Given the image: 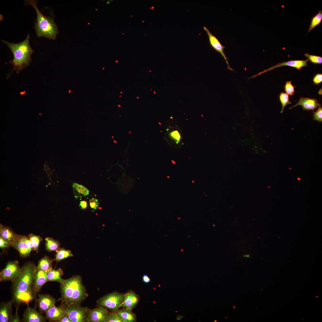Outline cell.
<instances>
[{
	"mask_svg": "<svg viewBox=\"0 0 322 322\" xmlns=\"http://www.w3.org/2000/svg\"><path fill=\"white\" fill-rule=\"evenodd\" d=\"M21 268L19 275L12 282V299L18 304L23 303L28 305L34 298L32 287L37 270L36 266L33 262L29 261Z\"/></svg>",
	"mask_w": 322,
	"mask_h": 322,
	"instance_id": "cell-1",
	"label": "cell"
},
{
	"mask_svg": "<svg viewBox=\"0 0 322 322\" xmlns=\"http://www.w3.org/2000/svg\"><path fill=\"white\" fill-rule=\"evenodd\" d=\"M61 296L59 300L67 304H80L88 296L86 289L79 275L64 279L60 284Z\"/></svg>",
	"mask_w": 322,
	"mask_h": 322,
	"instance_id": "cell-2",
	"label": "cell"
},
{
	"mask_svg": "<svg viewBox=\"0 0 322 322\" xmlns=\"http://www.w3.org/2000/svg\"><path fill=\"white\" fill-rule=\"evenodd\" d=\"M30 35L28 34L22 42L18 44L10 43L3 40L4 43L13 53V59L10 63L13 66V71L19 72L28 66L31 61V56L34 50L30 45Z\"/></svg>",
	"mask_w": 322,
	"mask_h": 322,
	"instance_id": "cell-3",
	"label": "cell"
},
{
	"mask_svg": "<svg viewBox=\"0 0 322 322\" xmlns=\"http://www.w3.org/2000/svg\"><path fill=\"white\" fill-rule=\"evenodd\" d=\"M35 0H25V5H30L35 9L37 14L36 21L35 23L34 28L38 37H44L49 39L55 40L58 33V27L53 18L43 15L38 10Z\"/></svg>",
	"mask_w": 322,
	"mask_h": 322,
	"instance_id": "cell-4",
	"label": "cell"
},
{
	"mask_svg": "<svg viewBox=\"0 0 322 322\" xmlns=\"http://www.w3.org/2000/svg\"><path fill=\"white\" fill-rule=\"evenodd\" d=\"M61 303L64 307L66 314L72 322H86L88 314L90 310L88 308L82 307L80 304Z\"/></svg>",
	"mask_w": 322,
	"mask_h": 322,
	"instance_id": "cell-5",
	"label": "cell"
},
{
	"mask_svg": "<svg viewBox=\"0 0 322 322\" xmlns=\"http://www.w3.org/2000/svg\"><path fill=\"white\" fill-rule=\"evenodd\" d=\"M124 295V294L114 292L99 298L97 301V304L100 306L115 311L121 306Z\"/></svg>",
	"mask_w": 322,
	"mask_h": 322,
	"instance_id": "cell-6",
	"label": "cell"
},
{
	"mask_svg": "<svg viewBox=\"0 0 322 322\" xmlns=\"http://www.w3.org/2000/svg\"><path fill=\"white\" fill-rule=\"evenodd\" d=\"M21 271L18 261H9L0 273V281L13 282L19 275Z\"/></svg>",
	"mask_w": 322,
	"mask_h": 322,
	"instance_id": "cell-7",
	"label": "cell"
},
{
	"mask_svg": "<svg viewBox=\"0 0 322 322\" xmlns=\"http://www.w3.org/2000/svg\"><path fill=\"white\" fill-rule=\"evenodd\" d=\"M109 312L104 307L100 306L89 310L86 322H107Z\"/></svg>",
	"mask_w": 322,
	"mask_h": 322,
	"instance_id": "cell-8",
	"label": "cell"
},
{
	"mask_svg": "<svg viewBox=\"0 0 322 322\" xmlns=\"http://www.w3.org/2000/svg\"><path fill=\"white\" fill-rule=\"evenodd\" d=\"M36 302L35 306L33 308L30 307L28 305V307L24 312L22 321L24 322H46V318L42 315L39 312L37 311L36 309Z\"/></svg>",
	"mask_w": 322,
	"mask_h": 322,
	"instance_id": "cell-9",
	"label": "cell"
},
{
	"mask_svg": "<svg viewBox=\"0 0 322 322\" xmlns=\"http://www.w3.org/2000/svg\"><path fill=\"white\" fill-rule=\"evenodd\" d=\"M203 28L207 33L210 46L216 51L219 52L225 60L227 65V69L235 72L230 67L228 61L229 58L226 56L224 52V49L225 47L221 44L218 38L210 32L206 27L204 26Z\"/></svg>",
	"mask_w": 322,
	"mask_h": 322,
	"instance_id": "cell-10",
	"label": "cell"
},
{
	"mask_svg": "<svg viewBox=\"0 0 322 322\" xmlns=\"http://www.w3.org/2000/svg\"><path fill=\"white\" fill-rule=\"evenodd\" d=\"M38 298L35 301L41 313H45L49 309L55 305V300L49 295L38 294Z\"/></svg>",
	"mask_w": 322,
	"mask_h": 322,
	"instance_id": "cell-11",
	"label": "cell"
},
{
	"mask_svg": "<svg viewBox=\"0 0 322 322\" xmlns=\"http://www.w3.org/2000/svg\"><path fill=\"white\" fill-rule=\"evenodd\" d=\"M47 273L37 270L34 278L32 287V291L34 298L37 299V295L39 293L43 286L47 282Z\"/></svg>",
	"mask_w": 322,
	"mask_h": 322,
	"instance_id": "cell-12",
	"label": "cell"
},
{
	"mask_svg": "<svg viewBox=\"0 0 322 322\" xmlns=\"http://www.w3.org/2000/svg\"><path fill=\"white\" fill-rule=\"evenodd\" d=\"M309 60L308 59L305 60H291L288 61H284L282 63H279L268 69H265L263 71L258 73L257 74L250 77V79L255 77L258 75H261L262 74L267 72V71L273 70L277 68L284 66L295 67L298 70L301 69L302 67L308 66L307 64V62Z\"/></svg>",
	"mask_w": 322,
	"mask_h": 322,
	"instance_id": "cell-13",
	"label": "cell"
},
{
	"mask_svg": "<svg viewBox=\"0 0 322 322\" xmlns=\"http://www.w3.org/2000/svg\"><path fill=\"white\" fill-rule=\"evenodd\" d=\"M13 299L2 302L0 305V322H12L13 316L12 313Z\"/></svg>",
	"mask_w": 322,
	"mask_h": 322,
	"instance_id": "cell-14",
	"label": "cell"
},
{
	"mask_svg": "<svg viewBox=\"0 0 322 322\" xmlns=\"http://www.w3.org/2000/svg\"><path fill=\"white\" fill-rule=\"evenodd\" d=\"M46 317L50 322H58L63 317L66 315L64 307L63 304L57 307L55 305L51 307L45 313Z\"/></svg>",
	"mask_w": 322,
	"mask_h": 322,
	"instance_id": "cell-15",
	"label": "cell"
},
{
	"mask_svg": "<svg viewBox=\"0 0 322 322\" xmlns=\"http://www.w3.org/2000/svg\"><path fill=\"white\" fill-rule=\"evenodd\" d=\"M12 246L17 250L22 257L26 258L30 256L32 250L25 241L24 236L18 235Z\"/></svg>",
	"mask_w": 322,
	"mask_h": 322,
	"instance_id": "cell-16",
	"label": "cell"
},
{
	"mask_svg": "<svg viewBox=\"0 0 322 322\" xmlns=\"http://www.w3.org/2000/svg\"><path fill=\"white\" fill-rule=\"evenodd\" d=\"M300 105L301 106L303 110L309 111L313 110L318 107L321 106V104L318 102V100L315 98H310L301 97L298 102L294 106L290 108V109Z\"/></svg>",
	"mask_w": 322,
	"mask_h": 322,
	"instance_id": "cell-17",
	"label": "cell"
},
{
	"mask_svg": "<svg viewBox=\"0 0 322 322\" xmlns=\"http://www.w3.org/2000/svg\"><path fill=\"white\" fill-rule=\"evenodd\" d=\"M18 235L10 227H5L0 224V237L8 242L10 246H12L17 239Z\"/></svg>",
	"mask_w": 322,
	"mask_h": 322,
	"instance_id": "cell-18",
	"label": "cell"
},
{
	"mask_svg": "<svg viewBox=\"0 0 322 322\" xmlns=\"http://www.w3.org/2000/svg\"><path fill=\"white\" fill-rule=\"evenodd\" d=\"M139 300L138 296L134 292L129 291L124 294L123 302L121 306L132 309L137 304Z\"/></svg>",
	"mask_w": 322,
	"mask_h": 322,
	"instance_id": "cell-19",
	"label": "cell"
},
{
	"mask_svg": "<svg viewBox=\"0 0 322 322\" xmlns=\"http://www.w3.org/2000/svg\"><path fill=\"white\" fill-rule=\"evenodd\" d=\"M123 322H133L135 321V315L131 309L124 308L115 311Z\"/></svg>",
	"mask_w": 322,
	"mask_h": 322,
	"instance_id": "cell-20",
	"label": "cell"
},
{
	"mask_svg": "<svg viewBox=\"0 0 322 322\" xmlns=\"http://www.w3.org/2000/svg\"><path fill=\"white\" fill-rule=\"evenodd\" d=\"M63 275V272L61 268L52 269L47 273V282L56 281L61 284L64 280L62 278Z\"/></svg>",
	"mask_w": 322,
	"mask_h": 322,
	"instance_id": "cell-21",
	"label": "cell"
},
{
	"mask_svg": "<svg viewBox=\"0 0 322 322\" xmlns=\"http://www.w3.org/2000/svg\"><path fill=\"white\" fill-rule=\"evenodd\" d=\"M52 261L48 256H44L38 261V265L36 266L37 270H41L47 273L53 269Z\"/></svg>",
	"mask_w": 322,
	"mask_h": 322,
	"instance_id": "cell-22",
	"label": "cell"
},
{
	"mask_svg": "<svg viewBox=\"0 0 322 322\" xmlns=\"http://www.w3.org/2000/svg\"><path fill=\"white\" fill-rule=\"evenodd\" d=\"M72 187L75 197L76 198L85 196L89 194V190L83 185L74 182L72 184Z\"/></svg>",
	"mask_w": 322,
	"mask_h": 322,
	"instance_id": "cell-23",
	"label": "cell"
},
{
	"mask_svg": "<svg viewBox=\"0 0 322 322\" xmlns=\"http://www.w3.org/2000/svg\"><path fill=\"white\" fill-rule=\"evenodd\" d=\"M45 245L46 250L49 252H56L60 248V243L58 241L51 237L45 238Z\"/></svg>",
	"mask_w": 322,
	"mask_h": 322,
	"instance_id": "cell-24",
	"label": "cell"
},
{
	"mask_svg": "<svg viewBox=\"0 0 322 322\" xmlns=\"http://www.w3.org/2000/svg\"><path fill=\"white\" fill-rule=\"evenodd\" d=\"M56 252L57 253L55 258L53 260L57 262L60 261L68 257L73 256L70 251L66 250L63 248H60Z\"/></svg>",
	"mask_w": 322,
	"mask_h": 322,
	"instance_id": "cell-25",
	"label": "cell"
},
{
	"mask_svg": "<svg viewBox=\"0 0 322 322\" xmlns=\"http://www.w3.org/2000/svg\"><path fill=\"white\" fill-rule=\"evenodd\" d=\"M322 20V11L320 10L319 13L312 18L308 32L318 25L321 22Z\"/></svg>",
	"mask_w": 322,
	"mask_h": 322,
	"instance_id": "cell-26",
	"label": "cell"
},
{
	"mask_svg": "<svg viewBox=\"0 0 322 322\" xmlns=\"http://www.w3.org/2000/svg\"><path fill=\"white\" fill-rule=\"evenodd\" d=\"M29 239L32 242L34 247V250L38 253L40 242L42 240V238L39 236L31 233L29 235Z\"/></svg>",
	"mask_w": 322,
	"mask_h": 322,
	"instance_id": "cell-27",
	"label": "cell"
},
{
	"mask_svg": "<svg viewBox=\"0 0 322 322\" xmlns=\"http://www.w3.org/2000/svg\"><path fill=\"white\" fill-rule=\"evenodd\" d=\"M279 97L282 106V109L280 112L283 113L284 109L285 106L288 104H291V103L289 100V95L286 93L281 92L280 94Z\"/></svg>",
	"mask_w": 322,
	"mask_h": 322,
	"instance_id": "cell-28",
	"label": "cell"
},
{
	"mask_svg": "<svg viewBox=\"0 0 322 322\" xmlns=\"http://www.w3.org/2000/svg\"><path fill=\"white\" fill-rule=\"evenodd\" d=\"M305 56L308 58L309 60L314 64H321L322 63V58L321 56L309 55V53H306Z\"/></svg>",
	"mask_w": 322,
	"mask_h": 322,
	"instance_id": "cell-29",
	"label": "cell"
},
{
	"mask_svg": "<svg viewBox=\"0 0 322 322\" xmlns=\"http://www.w3.org/2000/svg\"><path fill=\"white\" fill-rule=\"evenodd\" d=\"M107 322H123L115 311L109 313Z\"/></svg>",
	"mask_w": 322,
	"mask_h": 322,
	"instance_id": "cell-30",
	"label": "cell"
},
{
	"mask_svg": "<svg viewBox=\"0 0 322 322\" xmlns=\"http://www.w3.org/2000/svg\"><path fill=\"white\" fill-rule=\"evenodd\" d=\"M284 87L285 91L288 95H292L295 91L294 86L292 84L291 81H287Z\"/></svg>",
	"mask_w": 322,
	"mask_h": 322,
	"instance_id": "cell-31",
	"label": "cell"
},
{
	"mask_svg": "<svg viewBox=\"0 0 322 322\" xmlns=\"http://www.w3.org/2000/svg\"><path fill=\"white\" fill-rule=\"evenodd\" d=\"M313 120L317 121L319 122L322 121V108L321 106H319L316 112L313 111Z\"/></svg>",
	"mask_w": 322,
	"mask_h": 322,
	"instance_id": "cell-32",
	"label": "cell"
},
{
	"mask_svg": "<svg viewBox=\"0 0 322 322\" xmlns=\"http://www.w3.org/2000/svg\"><path fill=\"white\" fill-rule=\"evenodd\" d=\"M89 204L91 208L95 210L97 208L99 203L97 199L92 198L89 201Z\"/></svg>",
	"mask_w": 322,
	"mask_h": 322,
	"instance_id": "cell-33",
	"label": "cell"
},
{
	"mask_svg": "<svg viewBox=\"0 0 322 322\" xmlns=\"http://www.w3.org/2000/svg\"><path fill=\"white\" fill-rule=\"evenodd\" d=\"M313 81L314 84L319 85L322 82V74H317L314 77Z\"/></svg>",
	"mask_w": 322,
	"mask_h": 322,
	"instance_id": "cell-34",
	"label": "cell"
},
{
	"mask_svg": "<svg viewBox=\"0 0 322 322\" xmlns=\"http://www.w3.org/2000/svg\"><path fill=\"white\" fill-rule=\"evenodd\" d=\"M10 246L9 244L4 239L0 237V247L1 248H6Z\"/></svg>",
	"mask_w": 322,
	"mask_h": 322,
	"instance_id": "cell-35",
	"label": "cell"
},
{
	"mask_svg": "<svg viewBox=\"0 0 322 322\" xmlns=\"http://www.w3.org/2000/svg\"><path fill=\"white\" fill-rule=\"evenodd\" d=\"M24 239L25 241L27 243L29 247L31 248L32 250H34L35 248L32 242L30 240L29 238L26 236H24Z\"/></svg>",
	"mask_w": 322,
	"mask_h": 322,
	"instance_id": "cell-36",
	"label": "cell"
},
{
	"mask_svg": "<svg viewBox=\"0 0 322 322\" xmlns=\"http://www.w3.org/2000/svg\"><path fill=\"white\" fill-rule=\"evenodd\" d=\"M171 136L175 139L179 141L180 139V136L177 131H175L172 132L171 134Z\"/></svg>",
	"mask_w": 322,
	"mask_h": 322,
	"instance_id": "cell-37",
	"label": "cell"
},
{
	"mask_svg": "<svg viewBox=\"0 0 322 322\" xmlns=\"http://www.w3.org/2000/svg\"><path fill=\"white\" fill-rule=\"evenodd\" d=\"M58 322H72L69 317L66 314L65 315L60 319Z\"/></svg>",
	"mask_w": 322,
	"mask_h": 322,
	"instance_id": "cell-38",
	"label": "cell"
},
{
	"mask_svg": "<svg viewBox=\"0 0 322 322\" xmlns=\"http://www.w3.org/2000/svg\"><path fill=\"white\" fill-rule=\"evenodd\" d=\"M87 206V202L85 201H82L80 202L79 206L82 209H85Z\"/></svg>",
	"mask_w": 322,
	"mask_h": 322,
	"instance_id": "cell-39",
	"label": "cell"
},
{
	"mask_svg": "<svg viewBox=\"0 0 322 322\" xmlns=\"http://www.w3.org/2000/svg\"><path fill=\"white\" fill-rule=\"evenodd\" d=\"M142 279L143 281L145 283H148L151 282L150 279L146 274L143 275Z\"/></svg>",
	"mask_w": 322,
	"mask_h": 322,
	"instance_id": "cell-40",
	"label": "cell"
},
{
	"mask_svg": "<svg viewBox=\"0 0 322 322\" xmlns=\"http://www.w3.org/2000/svg\"><path fill=\"white\" fill-rule=\"evenodd\" d=\"M18 309L17 308L16 310V314L14 316H13V319L12 322H20V320L19 318V317L18 315Z\"/></svg>",
	"mask_w": 322,
	"mask_h": 322,
	"instance_id": "cell-41",
	"label": "cell"
},
{
	"mask_svg": "<svg viewBox=\"0 0 322 322\" xmlns=\"http://www.w3.org/2000/svg\"><path fill=\"white\" fill-rule=\"evenodd\" d=\"M114 143H116V141L115 140H114Z\"/></svg>",
	"mask_w": 322,
	"mask_h": 322,
	"instance_id": "cell-42",
	"label": "cell"
},
{
	"mask_svg": "<svg viewBox=\"0 0 322 322\" xmlns=\"http://www.w3.org/2000/svg\"><path fill=\"white\" fill-rule=\"evenodd\" d=\"M109 1H108V2H107V4H109Z\"/></svg>",
	"mask_w": 322,
	"mask_h": 322,
	"instance_id": "cell-43",
	"label": "cell"
},
{
	"mask_svg": "<svg viewBox=\"0 0 322 322\" xmlns=\"http://www.w3.org/2000/svg\"><path fill=\"white\" fill-rule=\"evenodd\" d=\"M298 179L299 180H300V178H298Z\"/></svg>",
	"mask_w": 322,
	"mask_h": 322,
	"instance_id": "cell-44",
	"label": "cell"
},
{
	"mask_svg": "<svg viewBox=\"0 0 322 322\" xmlns=\"http://www.w3.org/2000/svg\"><path fill=\"white\" fill-rule=\"evenodd\" d=\"M153 8H154V7H152L151 8V9H153Z\"/></svg>",
	"mask_w": 322,
	"mask_h": 322,
	"instance_id": "cell-45",
	"label": "cell"
},
{
	"mask_svg": "<svg viewBox=\"0 0 322 322\" xmlns=\"http://www.w3.org/2000/svg\"><path fill=\"white\" fill-rule=\"evenodd\" d=\"M144 22V21H142V22Z\"/></svg>",
	"mask_w": 322,
	"mask_h": 322,
	"instance_id": "cell-46",
	"label": "cell"
},
{
	"mask_svg": "<svg viewBox=\"0 0 322 322\" xmlns=\"http://www.w3.org/2000/svg\"><path fill=\"white\" fill-rule=\"evenodd\" d=\"M112 137V138H113V137Z\"/></svg>",
	"mask_w": 322,
	"mask_h": 322,
	"instance_id": "cell-47",
	"label": "cell"
}]
</instances>
